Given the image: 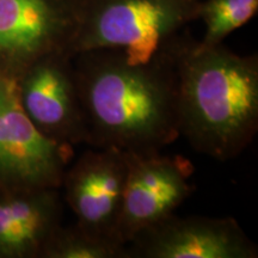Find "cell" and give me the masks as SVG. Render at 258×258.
<instances>
[{
    "label": "cell",
    "instance_id": "obj_1",
    "mask_svg": "<svg viewBox=\"0 0 258 258\" xmlns=\"http://www.w3.org/2000/svg\"><path fill=\"white\" fill-rule=\"evenodd\" d=\"M179 36L147 59L114 48L73 56L90 147L160 152L180 137L176 72Z\"/></svg>",
    "mask_w": 258,
    "mask_h": 258
},
{
    "label": "cell",
    "instance_id": "obj_2",
    "mask_svg": "<svg viewBox=\"0 0 258 258\" xmlns=\"http://www.w3.org/2000/svg\"><path fill=\"white\" fill-rule=\"evenodd\" d=\"M176 72L179 135L215 160L240 156L258 132V56L179 36Z\"/></svg>",
    "mask_w": 258,
    "mask_h": 258
},
{
    "label": "cell",
    "instance_id": "obj_3",
    "mask_svg": "<svg viewBox=\"0 0 258 258\" xmlns=\"http://www.w3.org/2000/svg\"><path fill=\"white\" fill-rule=\"evenodd\" d=\"M202 0H86L70 53L114 48L153 56L199 19Z\"/></svg>",
    "mask_w": 258,
    "mask_h": 258
},
{
    "label": "cell",
    "instance_id": "obj_4",
    "mask_svg": "<svg viewBox=\"0 0 258 258\" xmlns=\"http://www.w3.org/2000/svg\"><path fill=\"white\" fill-rule=\"evenodd\" d=\"M84 5V0H0V73L14 82L41 57L71 55Z\"/></svg>",
    "mask_w": 258,
    "mask_h": 258
},
{
    "label": "cell",
    "instance_id": "obj_5",
    "mask_svg": "<svg viewBox=\"0 0 258 258\" xmlns=\"http://www.w3.org/2000/svg\"><path fill=\"white\" fill-rule=\"evenodd\" d=\"M73 146L42 135L19 104L12 80L0 73V189H60Z\"/></svg>",
    "mask_w": 258,
    "mask_h": 258
},
{
    "label": "cell",
    "instance_id": "obj_6",
    "mask_svg": "<svg viewBox=\"0 0 258 258\" xmlns=\"http://www.w3.org/2000/svg\"><path fill=\"white\" fill-rule=\"evenodd\" d=\"M14 85L19 104L42 135L61 145L86 144L73 56L54 53L41 57L19 74Z\"/></svg>",
    "mask_w": 258,
    "mask_h": 258
},
{
    "label": "cell",
    "instance_id": "obj_7",
    "mask_svg": "<svg viewBox=\"0 0 258 258\" xmlns=\"http://www.w3.org/2000/svg\"><path fill=\"white\" fill-rule=\"evenodd\" d=\"M128 175L116 237L128 245L141 232L170 217L195 190L189 159L160 152H128Z\"/></svg>",
    "mask_w": 258,
    "mask_h": 258
},
{
    "label": "cell",
    "instance_id": "obj_8",
    "mask_svg": "<svg viewBox=\"0 0 258 258\" xmlns=\"http://www.w3.org/2000/svg\"><path fill=\"white\" fill-rule=\"evenodd\" d=\"M128 167V152L114 147H91L67 166L60 189H63L64 202L80 226L120 241L116 228L123 205Z\"/></svg>",
    "mask_w": 258,
    "mask_h": 258
},
{
    "label": "cell",
    "instance_id": "obj_9",
    "mask_svg": "<svg viewBox=\"0 0 258 258\" xmlns=\"http://www.w3.org/2000/svg\"><path fill=\"white\" fill-rule=\"evenodd\" d=\"M129 258H257L258 246L235 219L171 214L127 245Z\"/></svg>",
    "mask_w": 258,
    "mask_h": 258
},
{
    "label": "cell",
    "instance_id": "obj_10",
    "mask_svg": "<svg viewBox=\"0 0 258 258\" xmlns=\"http://www.w3.org/2000/svg\"><path fill=\"white\" fill-rule=\"evenodd\" d=\"M62 218L60 189H0V258H41Z\"/></svg>",
    "mask_w": 258,
    "mask_h": 258
},
{
    "label": "cell",
    "instance_id": "obj_11",
    "mask_svg": "<svg viewBox=\"0 0 258 258\" xmlns=\"http://www.w3.org/2000/svg\"><path fill=\"white\" fill-rule=\"evenodd\" d=\"M41 258H129V253L127 245L92 233L76 221L54 231Z\"/></svg>",
    "mask_w": 258,
    "mask_h": 258
},
{
    "label": "cell",
    "instance_id": "obj_12",
    "mask_svg": "<svg viewBox=\"0 0 258 258\" xmlns=\"http://www.w3.org/2000/svg\"><path fill=\"white\" fill-rule=\"evenodd\" d=\"M258 0H202L199 19L205 25L201 46L221 44L228 35L256 16Z\"/></svg>",
    "mask_w": 258,
    "mask_h": 258
},
{
    "label": "cell",
    "instance_id": "obj_13",
    "mask_svg": "<svg viewBox=\"0 0 258 258\" xmlns=\"http://www.w3.org/2000/svg\"><path fill=\"white\" fill-rule=\"evenodd\" d=\"M84 2H85V0H84Z\"/></svg>",
    "mask_w": 258,
    "mask_h": 258
},
{
    "label": "cell",
    "instance_id": "obj_14",
    "mask_svg": "<svg viewBox=\"0 0 258 258\" xmlns=\"http://www.w3.org/2000/svg\"><path fill=\"white\" fill-rule=\"evenodd\" d=\"M85 2H86V0H85Z\"/></svg>",
    "mask_w": 258,
    "mask_h": 258
}]
</instances>
